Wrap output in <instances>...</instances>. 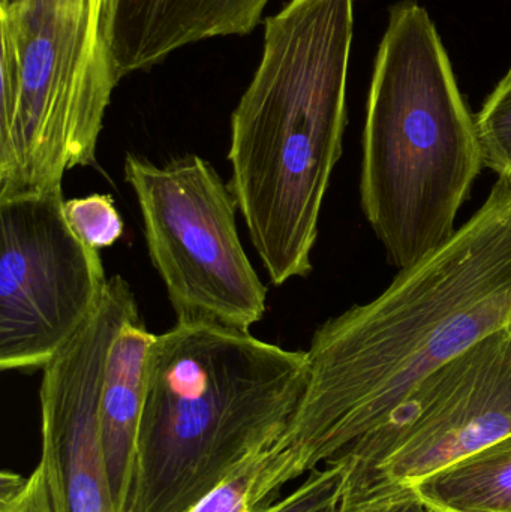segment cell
I'll return each instance as SVG.
<instances>
[{"mask_svg":"<svg viewBox=\"0 0 511 512\" xmlns=\"http://www.w3.org/2000/svg\"><path fill=\"white\" fill-rule=\"evenodd\" d=\"M353 36L354 0H290L264 21L260 63L231 116L230 189L276 286L312 271Z\"/></svg>","mask_w":511,"mask_h":512,"instance_id":"7a4b0ae2","label":"cell"},{"mask_svg":"<svg viewBox=\"0 0 511 512\" xmlns=\"http://www.w3.org/2000/svg\"><path fill=\"white\" fill-rule=\"evenodd\" d=\"M123 171L177 322L240 331L260 322L267 288L240 242L239 204L218 171L198 155L156 165L134 153Z\"/></svg>","mask_w":511,"mask_h":512,"instance_id":"8992f818","label":"cell"},{"mask_svg":"<svg viewBox=\"0 0 511 512\" xmlns=\"http://www.w3.org/2000/svg\"><path fill=\"white\" fill-rule=\"evenodd\" d=\"M511 324V176L377 298L324 322L296 411L264 451L257 507L377 427L423 379Z\"/></svg>","mask_w":511,"mask_h":512,"instance_id":"6da1fadb","label":"cell"},{"mask_svg":"<svg viewBox=\"0 0 511 512\" xmlns=\"http://www.w3.org/2000/svg\"><path fill=\"white\" fill-rule=\"evenodd\" d=\"M509 436L511 324L423 379L332 459L347 466L341 508L410 493L429 475Z\"/></svg>","mask_w":511,"mask_h":512,"instance_id":"52a82bcc","label":"cell"},{"mask_svg":"<svg viewBox=\"0 0 511 512\" xmlns=\"http://www.w3.org/2000/svg\"><path fill=\"white\" fill-rule=\"evenodd\" d=\"M65 218L78 239L96 251L111 248L122 239L123 219L111 195L92 194L66 200Z\"/></svg>","mask_w":511,"mask_h":512,"instance_id":"5bb4252c","label":"cell"},{"mask_svg":"<svg viewBox=\"0 0 511 512\" xmlns=\"http://www.w3.org/2000/svg\"><path fill=\"white\" fill-rule=\"evenodd\" d=\"M264 453V451H263ZM252 457L207 493L188 512H255L254 490L260 478L261 457Z\"/></svg>","mask_w":511,"mask_h":512,"instance_id":"2e32d148","label":"cell"},{"mask_svg":"<svg viewBox=\"0 0 511 512\" xmlns=\"http://www.w3.org/2000/svg\"><path fill=\"white\" fill-rule=\"evenodd\" d=\"M264 510H266V508H264ZM264 510H260V511H255V512H263Z\"/></svg>","mask_w":511,"mask_h":512,"instance_id":"d6986e66","label":"cell"},{"mask_svg":"<svg viewBox=\"0 0 511 512\" xmlns=\"http://www.w3.org/2000/svg\"><path fill=\"white\" fill-rule=\"evenodd\" d=\"M345 475L347 466L342 460L327 462L326 468L309 472L294 492L263 512H341Z\"/></svg>","mask_w":511,"mask_h":512,"instance_id":"9a60e30c","label":"cell"},{"mask_svg":"<svg viewBox=\"0 0 511 512\" xmlns=\"http://www.w3.org/2000/svg\"><path fill=\"white\" fill-rule=\"evenodd\" d=\"M308 352L249 331L179 324L155 337L125 512H188L279 438Z\"/></svg>","mask_w":511,"mask_h":512,"instance_id":"3957f363","label":"cell"},{"mask_svg":"<svg viewBox=\"0 0 511 512\" xmlns=\"http://www.w3.org/2000/svg\"><path fill=\"white\" fill-rule=\"evenodd\" d=\"M101 255L65 218L62 186L0 200V369L44 367L107 288Z\"/></svg>","mask_w":511,"mask_h":512,"instance_id":"ba28073f","label":"cell"},{"mask_svg":"<svg viewBox=\"0 0 511 512\" xmlns=\"http://www.w3.org/2000/svg\"><path fill=\"white\" fill-rule=\"evenodd\" d=\"M0 512H53L47 478L41 463L26 478L15 472H2Z\"/></svg>","mask_w":511,"mask_h":512,"instance_id":"e0dca14e","label":"cell"},{"mask_svg":"<svg viewBox=\"0 0 511 512\" xmlns=\"http://www.w3.org/2000/svg\"><path fill=\"white\" fill-rule=\"evenodd\" d=\"M483 164L498 176H511V68L476 117Z\"/></svg>","mask_w":511,"mask_h":512,"instance_id":"4fadbf2b","label":"cell"},{"mask_svg":"<svg viewBox=\"0 0 511 512\" xmlns=\"http://www.w3.org/2000/svg\"><path fill=\"white\" fill-rule=\"evenodd\" d=\"M483 164L476 119L428 11L398 3L375 60L363 132V213L399 271L446 245Z\"/></svg>","mask_w":511,"mask_h":512,"instance_id":"277c9868","label":"cell"},{"mask_svg":"<svg viewBox=\"0 0 511 512\" xmlns=\"http://www.w3.org/2000/svg\"><path fill=\"white\" fill-rule=\"evenodd\" d=\"M117 0H0V200L95 167L114 87Z\"/></svg>","mask_w":511,"mask_h":512,"instance_id":"5b68a950","label":"cell"},{"mask_svg":"<svg viewBox=\"0 0 511 512\" xmlns=\"http://www.w3.org/2000/svg\"><path fill=\"white\" fill-rule=\"evenodd\" d=\"M431 512H511V436L410 490Z\"/></svg>","mask_w":511,"mask_h":512,"instance_id":"7c38bea8","label":"cell"},{"mask_svg":"<svg viewBox=\"0 0 511 512\" xmlns=\"http://www.w3.org/2000/svg\"><path fill=\"white\" fill-rule=\"evenodd\" d=\"M270 0H117L114 56L120 78L218 36L248 35Z\"/></svg>","mask_w":511,"mask_h":512,"instance_id":"30bf717a","label":"cell"},{"mask_svg":"<svg viewBox=\"0 0 511 512\" xmlns=\"http://www.w3.org/2000/svg\"><path fill=\"white\" fill-rule=\"evenodd\" d=\"M155 337L137 310L120 325L105 360L99 421L116 512H125L128 504Z\"/></svg>","mask_w":511,"mask_h":512,"instance_id":"8fae6325","label":"cell"},{"mask_svg":"<svg viewBox=\"0 0 511 512\" xmlns=\"http://www.w3.org/2000/svg\"><path fill=\"white\" fill-rule=\"evenodd\" d=\"M137 310L131 285L111 276L95 312L42 370L39 463L53 512H116L99 403L108 349Z\"/></svg>","mask_w":511,"mask_h":512,"instance_id":"9c48e42d","label":"cell"},{"mask_svg":"<svg viewBox=\"0 0 511 512\" xmlns=\"http://www.w3.org/2000/svg\"><path fill=\"white\" fill-rule=\"evenodd\" d=\"M341 512H431L413 493H402L395 498L384 499V501L372 502L362 505L353 510H342Z\"/></svg>","mask_w":511,"mask_h":512,"instance_id":"ac0fdd59","label":"cell"}]
</instances>
